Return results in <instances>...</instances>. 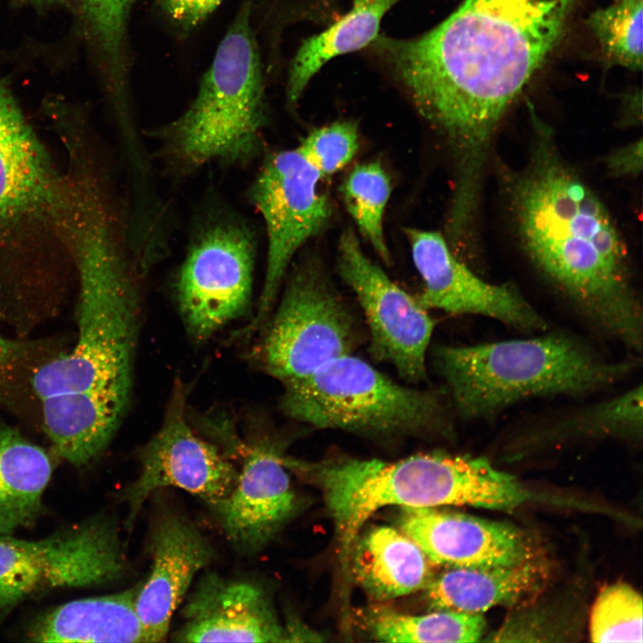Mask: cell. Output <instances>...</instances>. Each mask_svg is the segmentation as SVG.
<instances>
[{
	"mask_svg": "<svg viewBox=\"0 0 643 643\" xmlns=\"http://www.w3.org/2000/svg\"><path fill=\"white\" fill-rule=\"evenodd\" d=\"M23 354L21 344L0 335V376L11 372Z\"/></svg>",
	"mask_w": 643,
	"mask_h": 643,
	"instance_id": "836d02e7",
	"label": "cell"
},
{
	"mask_svg": "<svg viewBox=\"0 0 643 643\" xmlns=\"http://www.w3.org/2000/svg\"><path fill=\"white\" fill-rule=\"evenodd\" d=\"M397 524L431 563L449 567L508 566L536 556L523 532L505 522L436 508L401 507Z\"/></svg>",
	"mask_w": 643,
	"mask_h": 643,
	"instance_id": "2e32d148",
	"label": "cell"
},
{
	"mask_svg": "<svg viewBox=\"0 0 643 643\" xmlns=\"http://www.w3.org/2000/svg\"><path fill=\"white\" fill-rule=\"evenodd\" d=\"M255 245L242 224L209 227L189 247L180 270L177 299L188 333L208 339L240 317L251 301Z\"/></svg>",
	"mask_w": 643,
	"mask_h": 643,
	"instance_id": "7c38bea8",
	"label": "cell"
},
{
	"mask_svg": "<svg viewBox=\"0 0 643 643\" xmlns=\"http://www.w3.org/2000/svg\"><path fill=\"white\" fill-rule=\"evenodd\" d=\"M136 0H79L88 31L114 88L124 87L127 29Z\"/></svg>",
	"mask_w": 643,
	"mask_h": 643,
	"instance_id": "f1b7e54d",
	"label": "cell"
},
{
	"mask_svg": "<svg viewBox=\"0 0 643 643\" xmlns=\"http://www.w3.org/2000/svg\"><path fill=\"white\" fill-rule=\"evenodd\" d=\"M642 15L643 0H613L591 14L589 27L609 63L641 69Z\"/></svg>",
	"mask_w": 643,
	"mask_h": 643,
	"instance_id": "83f0119b",
	"label": "cell"
},
{
	"mask_svg": "<svg viewBox=\"0 0 643 643\" xmlns=\"http://www.w3.org/2000/svg\"><path fill=\"white\" fill-rule=\"evenodd\" d=\"M355 322L322 264L308 258L288 280L262 343L264 370L283 383L305 378L351 354Z\"/></svg>",
	"mask_w": 643,
	"mask_h": 643,
	"instance_id": "30bf717a",
	"label": "cell"
},
{
	"mask_svg": "<svg viewBox=\"0 0 643 643\" xmlns=\"http://www.w3.org/2000/svg\"><path fill=\"white\" fill-rule=\"evenodd\" d=\"M139 584L126 590L66 602L36 617L34 642H147L135 608Z\"/></svg>",
	"mask_w": 643,
	"mask_h": 643,
	"instance_id": "44dd1931",
	"label": "cell"
},
{
	"mask_svg": "<svg viewBox=\"0 0 643 643\" xmlns=\"http://www.w3.org/2000/svg\"><path fill=\"white\" fill-rule=\"evenodd\" d=\"M180 642H280L287 633L264 590L255 583L205 575L183 608Z\"/></svg>",
	"mask_w": 643,
	"mask_h": 643,
	"instance_id": "d6986e66",
	"label": "cell"
},
{
	"mask_svg": "<svg viewBox=\"0 0 643 643\" xmlns=\"http://www.w3.org/2000/svg\"><path fill=\"white\" fill-rule=\"evenodd\" d=\"M390 194V179L378 161L354 167L342 185L343 199L348 213L360 233L386 263H390L391 255L383 221Z\"/></svg>",
	"mask_w": 643,
	"mask_h": 643,
	"instance_id": "484cf974",
	"label": "cell"
},
{
	"mask_svg": "<svg viewBox=\"0 0 643 643\" xmlns=\"http://www.w3.org/2000/svg\"><path fill=\"white\" fill-rule=\"evenodd\" d=\"M547 577L546 564L536 556L508 566L450 567L430 579L426 597L432 610L480 614L528 600Z\"/></svg>",
	"mask_w": 643,
	"mask_h": 643,
	"instance_id": "ffe728a7",
	"label": "cell"
},
{
	"mask_svg": "<svg viewBox=\"0 0 643 643\" xmlns=\"http://www.w3.org/2000/svg\"><path fill=\"white\" fill-rule=\"evenodd\" d=\"M241 457L233 490L213 507L228 539L250 553L264 547L288 521L296 500L285 459L272 447L246 445Z\"/></svg>",
	"mask_w": 643,
	"mask_h": 643,
	"instance_id": "ac0fdd59",
	"label": "cell"
},
{
	"mask_svg": "<svg viewBox=\"0 0 643 643\" xmlns=\"http://www.w3.org/2000/svg\"><path fill=\"white\" fill-rule=\"evenodd\" d=\"M52 473V460L44 448L0 422V535L35 523Z\"/></svg>",
	"mask_w": 643,
	"mask_h": 643,
	"instance_id": "603a6c76",
	"label": "cell"
},
{
	"mask_svg": "<svg viewBox=\"0 0 643 643\" xmlns=\"http://www.w3.org/2000/svg\"><path fill=\"white\" fill-rule=\"evenodd\" d=\"M283 384L284 413L316 428L383 438L450 429L442 394L402 386L351 354Z\"/></svg>",
	"mask_w": 643,
	"mask_h": 643,
	"instance_id": "52a82bcc",
	"label": "cell"
},
{
	"mask_svg": "<svg viewBox=\"0 0 643 643\" xmlns=\"http://www.w3.org/2000/svg\"><path fill=\"white\" fill-rule=\"evenodd\" d=\"M401 0H353L351 9L322 32L303 41L288 72L286 96L295 107L312 79L335 57L369 46L381 21Z\"/></svg>",
	"mask_w": 643,
	"mask_h": 643,
	"instance_id": "cb8c5ba5",
	"label": "cell"
},
{
	"mask_svg": "<svg viewBox=\"0 0 643 643\" xmlns=\"http://www.w3.org/2000/svg\"><path fill=\"white\" fill-rule=\"evenodd\" d=\"M358 129L354 121H340L313 129L297 146L322 178L347 165L358 149Z\"/></svg>",
	"mask_w": 643,
	"mask_h": 643,
	"instance_id": "4dcf8cb0",
	"label": "cell"
},
{
	"mask_svg": "<svg viewBox=\"0 0 643 643\" xmlns=\"http://www.w3.org/2000/svg\"><path fill=\"white\" fill-rule=\"evenodd\" d=\"M34 1L50 3V2H54V1H57V0H34Z\"/></svg>",
	"mask_w": 643,
	"mask_h": 643,
	"instance_id": "e575fe53",
	"label": "cell"
},
{
	"mask_svg": "<svg viewBox=\"0 0 643 643\" xmlns=\"http://www.w3.org/2000/svg\"><path fill=\"white\" fill-rule=\"evenodd\" d=\"M73 266L77 341L70 352L38 366L30 382L55 454L83 467L105 450L129 406L139 306L113 227L88 226L76 242Z\"/></svg>",
	"mask_w": 643,
	"mask_h": 643,
	"instance_id": "7a4b0ae2",
	"label": "cell"
},
{
	"mask_svg": "<svg viewBox=\"0 0 643 643\" xmlns=\"http://www.w3.org/2000/svg\"><path fill=\"white\" fill-rule=\"evenodd\" d=\"M365 621L372 636L385 642H476L486 630L480 614L451 610L411 615L378 607Z\"/></svg>",
	"mask_w": 643,
	"mask_h": 643,
	"instance_id": "d4e9b609",
	"label": "cell"
},
{
	"mask_svg": "<svg viewBox=\"0 0 643 643\" xmlns=\"http://www.w3.org/2000/svg\"><path fill=\"white\" fill-rule=\"evenodd\" d=\"M413 264L423 280L417 298L428 308L489 316L522 331L544 330L546 322L514 287L489 283L455 256L438 231L405 229Z\"/></svg>",
	"mask_w": 643,
	"mask_h": 643,
	"instance_id": "9a60e30c",
	"label": "cell"
},
{
	"mask_svg": "<svg viewBox=\"0 0 643 643\" xmlns=\"http://www.w3.org/2000/svg\"><path fill=\"white\" fill-rule=\"evenodd\" d=\"M337 268L363 311L372 355L391 364L410 383L424 380L434 328L427 309L368 258L351 228L339 237Z\"/></svg>",
	"mask_w": 643,
	"mask_h": 643,
	"instance_id": "4fadbf2b",
	"label": "cell"
},
{
	"mask_svg": "<svg viewBox=\"0 0 643 643\" xmlns=\"http://www.w3.org/2000/svg\"><path fill=\"white\" fill-rule=\"evenodd\" d=\"M589 635L594 642H642V597L619 582L605 587L593 605Z\"/></svg>",
	"mask_w": 643,
	"mask_h": 643,
	"instance_id": "f546056e",
	"label": "cell"
},
{
	"mask_svg": "<svg viewBox=\"0 0 643 643\" xmlns=\"http://www.w3.org/2000/svg\"><path fill=\"white\" fill-rule=\"evenodd\" d=\"M124 568L118 528L107 516L92 517L39 540L0 535V620L38 595L107 583Z\"/></svg>",
	"mask_w": 643,
	"mask_h": 643,
	"instance_id": "9c48e42d",
	"label": "cell"
},
{
	"mask_svg": "<svg viewBox=\"0 0 643 643\" xmlns=\"http://www.w3.org/2000/svg\"><path fill=\"white\" fill-rule=\"evenodd\" d=\"M222 0H161L169 20L179 29L189 30L203 22Z\"/></svg>",
	"mask_w": 643,
	"mask_h": 643,
	"instance_id": "1f68e13d",
	"label": "cell"
},
{
	"mask_svg": "<svg viewBox=\"0 0 643 643\" xmlns=\"http://www.w3.org/2000/svg\"><path fill=\"white\" fill-rule=\"evenodd\" d=\"M642 387L564 417L539 429L534 438L561 439L591 434L640 436Z\"/></svg>",
	"mask_w": 643,
	"mask_h": 643,
	"instance_id": "4316f807",
	"label": "cell"
},
{
	"mask_svg": "<svg viewBox=\"0 0 643 643\" xmlns=\"http://www.w3.org/2000/svg\"><path fill=\"white\" fill-rule=\"evenodd\" d=\"M353 575L372 597L388 600L427 586L430 560L399 529L376 526L356 539L351 550Z\"/></svg>",
	"mask_w": 643,
	"mask_h": 643,
	"instance_id": "7402d4cb",
	"label": "cell"
},
{
	"mask_svg": "<svg viewBox=\"0 0 643 643\" xmlns=\"http://www.w3.org/2000/svg\"><path fill=\"white\" fill-rule=\"evenodd\" d=\"M77 180L59 171L0 80V257L25 253L39 233L68 246L79 214Z\"/></svg>",
	"mask_w": 643,
	"mask_h": 643,
	"instance_id": "ba28073f",
	"label": "cell"
},
{
	"mask_svg": "<svg viewBox=\"0 0 643 643\" xmlns=\"http://www.w3.org/2000/svg\"><path fill=\"white\" fill-rule=\"evenodd\" d=\"M606 166L615 177L637 176L642 170V139L614 151L606 158Z\"/></svg>",
	"mask_w": 643,
	"mask_h": 643,
	"instance_id": "d6a6232c",
	"label": "cell"
},
{
	"mask_svg": "<svg viewBox=\"0 0 643 643\" xmlns=\"http://www.w3.org/2000/svg\"><path fill=\"white\" fill-rule=\"evenodd\" d=\"M458 413L479 419L521 399L581 394L614 383L633 362L610 363L569 336L551 334L474 346H442L434 353Z\"/></svg>",
	"mask_w": 643,
	"mask_h": 643,
	"instance_id": "5b68a950",
	"label": "cell"
},
{
	"mask_svg": "<svg viewBox=\"0 0 643 643\" xmlns=\"http://www.w3.org/2000/svg\"><path fill=\"white\" fill-rule=\"evenodd\" d=\"M139 458L140 472L123 492L129 509L127 528L150 496L162 488H180L214 506L231 493L238 477L227 455L192 430L180 385L172 393L160 429Z\"/></svg>",
	"mask_w": 643,
	"mask_h": 643,
	"instance_id": "5bb4252c",
	"label": "cell"
},
{
	"mask_svg": "<svg viewBox=\"0 0 643 643\" xmlns=\"http://www.w3.org/2000/svg\"><path fill=\"white\" fill-rule=\"evenodd\" d=\"M148 543L151 569L139 584L135 608L147 642H159L194 577L213 561L214 548L191 522L173 512L156 516Z\"/></svg>",
	"mask_w": 643,
	"mask_h": 643,
	"instance_id": "e0dca14e",
	"label": "cell"
},
{
	"mask_svg": "<svg viewBox=\"0 0 643 643\" xmlns=\"http://www.w3.org/2000/svg\"><path fill=\"white\" fill-rule=\"evenodd\" d=\"M250 7L238 13L191 104L162 131L166 155L182 168L244 163L259 152L266 106Z\"/></svg>",
	"mask_w": 643,
	"mask_h": 643,
	"instance_id": "8992f818",
	"label": "cell"
},
{
	"mask_svg": "<svg viewBox=\"0 0 643 643\" xmlns=\"http://www.w3.org/2000/svg\"><path fill=\"white\" fill-rule=\"evenodd\" d=\"M295 464L321 488L344 562L363 524L382 507L472 505L510 511L532 497L515 477L484 457L428 453L392 462L338 458Z\"/></svg>",
	"mask_w": 643,
	"mask_h": 643,
	"instance_id": "277c9868",
	"label": "cell"
},
{
	"mask_svg": "<svg viewBox=\"0 0 643 643\" xmlns=\"http://www.w3.org/2000/svg\"><path fill=\"white\" fill-rule=\"evenodd\" d=\"M320 173L297 147L265 158L250 200L262 216L267 235L265 275L251 329L265 322L297 251L327 226L331 208L319 188Z\"/></svg>",
	"mask_w": 643,
	"mask_h": 643,
	"instance_id": "8fae6325",
	"label": "cell"
},
{
	"mask_svg": "<svg viewBox=\"0 0 643 643\" xmlns=\"http://www.w3.org/2000/svg\"><path fill=\"white\" fill-rule=\"evenodd\" d=\"M573 3L463 0L422 35H379L370 47L453 159L475 166L487 160L500 120L558 42Z\"/></svg>",
	"mask_w": 643,
	"mask_h": 643,
	"instance_id": "6da1fadb",
	"label": "cell"
},
{
	"mask_svg": "<svg viewBox=\"0 0 643 643\" xmlns=\"http://www.w3.org/2000/svg\"><path fill=\"white\" fill-rule=\"evenodd\" d=\"M529 257L601 329L642 346V310L629 282L627 251L605 205L539 132L513 190Z\"/></svg>",
	"mask_w": 643,
	"mask_h": 643,
	"instance_id": "3957f363",
	"label": "cell"
}]
</instances>
